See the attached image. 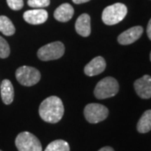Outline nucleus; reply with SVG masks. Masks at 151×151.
<instances>
[{
  "mask_svg": "<svg viewBox=\"0 0 151 151\" xmlns=\"http://www.w3.org/2000/svg\"><path fill=\"white\" fill-rule=\"evenodd\" d=\"M39 113L45 122L56 124L64 115V105L60 98L51 96L45 98L40 105Z\"/></svg>",
  "mask_w": 151,
  "mask_h": 151,
  "instance_id": "f257e3e1",
  "label": "nucleus"
},
{
  "mask_svg": "<svg viewBox=\"0 0 151 151\" xmlns=\"http://www.w3.org/2000/svg\"><path fill=\"white\" fill-rule=\"evenodd\" d=\"M127 13L128 9L126 5L116 3L104 9L102 14V20L107 25H114L122 21L127 15Z\"/></svg>",
  "mask_w": 151,
  "mask_h": 151,
  "instance_id": "f03ea898",
  "label": "nucleus"
},
{
  "mask_svg": "<svg viewBox=\"0 0 151 151\" xmlns=\"http://www.w3.org/2000/svg\"><path fill=\"white\" fill-rule=\"evenodd\" d=\"M119 91L118 81L112 76H107L97 82L94 89V95L97 99H106L114 97Z\"/></svg>",
  "mask_w": 151,
  "mask_h": 151,
  "instance_id": "7ed1b4c3",
  "label": "nucleus"
},
{
  "mask_svg": "<svg viewBox=\"0 0 151 151\" xmlns=\"http://www.w3.org/2000/svg\"><path fill=\"white\" fill-rule=\"evenodd\" d=\"M15 145L19 151H42L40 141L35 135L27 131L17 135Z\"/></svg>",
  "mask_w": 151,
  "mask_h": 151,
  "instance_id": "20e7f679",
  "label": "nucleus"
},
{
  "mask_svg": "<svg viewBox=\"0 0 151 151\" xmlns=\"http://www.w3.org/2000/svg\"><path fill=\"white\" fill-rule=\"evenodd\" d=\"M17 81L22 86H32L40 80V72L35 67L29 65H23L19 67L15 72Z\"/></svg>",
  "mask_w": 151,
  "mask_h": 151,
  "instance_id": "39448f33",
  "label": "nucleus"
},
{
  "mask_svg": "<svg viewBox=\"0 0 151 151\" xmlns=\"http://www.w3.org/2000/svg\"><path fill=\"white\" fill-rule=\"evenodd\" d=\"M65 53V46L60 41L51 42L39 49L37 55L43 61L60 59Z\"/></svg>",
  "mask_w": 151,
  "mask_h": 151,
  "instance_id": "423d86ee",
  "label": "nucleus"
},
{
  "mask_svg": "<svg viewBox=\"0 0 151 151\" xmlns=\"http://www.w3.org/2000/svg\"><path fill=\"white\" fill-rule=\"evenodd\" d=\"M109 111L100 103H89L84 108V116L90 124L100 123L108 118Z\"/></svg>",
  "mask_w": 151,
  "mask_h": 151,
  "instance_id": "0eeeda50",
  "label": "nucleus"
},
{
  "mask_svg": "<svg viewBox=\"0 0 151 151\" xmlns=\"http://www.w3.org/2000/svg\"><path fill=\"white\" fill-rule=\"evenodd\" d=\"M134 90L137 95L143 99L151 98V76H143L134 83Z\"/></svg>",
  "mask_w": 151,
  "mask_h": 151,
  "instance_id": "6e6552de",
  "label": "nucleus"
},
{
  "mask_svg": "<svg viewBox=\"0 0 151 151\" xmlns=\"http://www.w3.org/2000/svg\"><path fill=\"white\" fill-rule=\"evenodd\" d=\"M143 31L144 29L141 26H134L130 28L119 35L118 37V41L120 45H131L141 37Z\"/></svg>",
  "mask_w": 151,
  "mask_h": 151,
  "instance_id": "1a4fd4ad",
  "label": "nucleus"
},
{
  "mask_svg": "<svg viewBox=\"0 0 151 151\" xmlns=\"http://www.w3.org/2000/svg\"><path fill=\"white\" fill-rule=\"evenodd\" d=\"M24 19L30 24H43L48 19L47 11L42 9H35L25 11L24 13Z\"/></svg>",
  "mask_w": 151,
  "mask_h": 151,
  "instance_id": "9d476101",
  "label": "nucleus"
},
{
  "mask_svg": "<svg viewBox=\"0 0 151 151\" xmlns=\"http://www.w3.org/2000/svg\"><path fill=\"white\" fill-rule=\"evenodd\" d=\"M106 68V61L102 56H97L86 65L84 67V72L88 76H94L99 75L104 71Z\"/></svg>",
  "mask_w": 151,
  "mask_h": 151,
  "instance_id": "9b49d317",
  "label": "nucleus"
},
{
  "mask_svg": "<svg viewBox=\"0 0 151 151\" xmlns=\"http://www.w3.org/2000/svg\"><path fill=\"white\" fill-rule=\"evenodd\" d=\"M76 31L83 37H87L91 34V18L87 14H82L77 18L75 24Z\"/></svg>",
  "mask_w": 151,
  "mask_h": 151,
  "instance_id": "f8f14e48",
  "label": "nucleus"
},
{
  "mask_svg": "<svg viewBox=\"0 0 151 151\" xmlns=\"http://www.w3.org/2000/svg\"><path fill=\"white\" fill-rule=\"evenodd\" d=\"M74 14V9L70 4H63L60 5L54 12V18L60 22L69 21Z\"/></svg>",
  "mask_w": 151,
  "mask_h": 151,
  "instance_id": "ddd939ff",
  "label": "nucleus"
},
{
  "mask_svg": "<svg viewBox=\"0 0 151 151\" xmlns=\"http://www.w3.org/2000/svg\"><path fill=\"white\" fill-rule=\"evenodd\" d=\"M0 92L1 97L4 104L9 105L14 101V90L13 84L9 80L4 79L0 84Z\"/></svg>",
  "mask_w": 151,
  "mask_h": 151,
  "instance_id": "4468645a",
  "label": "nucleus"
},
{
  "mask_svg": "<svg viewBox=\"0 0 151 151\" xmlns=\"http://www.w3.org/2000/svg\"><path fill=\"white\" fill-rule=\"evenodd\" d=\"M137 130L140 134H146L151 130V109L143 113L137 124Z\"/></svg>",
  "mask_w": 151,
  "mask_h": 151,
  "instance_id": "2eb2a0df",
  "label": "nucleus"
},
{
  "mask_svg": "<svg viewBox=\"0 0 151 151\" xmlns=\"http://www.w3.org/2000/svg\"><path fill=\"white\" fill-rule=\"evenodd\" d=\"M0 32L6 36H11L15 33V27L14 24L7 16H0Z\"/></svg>",
  "mask_w": 151,
  "mask_h": 151,
  "instance_id": "dca6fc26",
  "label": "nucleus"
},
{
  "mask_svg": "<svg viewBox=\"0 0 151 151\" xmlns=\"http://www.w3.org/2000/svg\"><path fill=\"white\" fill-rule=\"evenodd\" d=\"M45 151H70V145L63 139H56L50 143Z\"/></svg>",
  "mask_w": 151,
  "mask_h": 151,
  "instance_id": "f3484780",
  "label": "nucleus"
},
{
  "mask_svg": "<svg viewBox=\"0 0 151 151\" xmlns=\"http://www.w3.org/2000/svg\"><path fill=\"white\" fill-rule=\"evenodd\" d=\"M10 54V47L5 39L0 36V58L4 59Z\"/></svg>",
  "mask_w": 151,
  "mask_h": 151,
  "instance_id": "a211bd4d",
  "label": "nucleus"
},
{
  "mask_svg": "<svg viewBox=\"0 0 151 151\" xmlns=\"http://www.w3.org/2000/svg\"><path fill=\"white\" fill-rule=\"evenodd\" d=\"M50 4V0H28V5L34 9H43Z\"/></svg>",
  "mask_w": 151,
  "mask_h": 151,
  "instance_id": "6ab92c4d",
  "label": "nucleus"
},
{
  "mask_svg": "<svg viewBox=\"0 0 151 151\" xmlns=\"http://www.w3.org/2000/svg\"><path fill=\"white\" fill-rule=\"evenodd\" d=\"M8 6L13 10H20L24 7V1L23 0H7Z\"/></svg>",
  "mask_w": 151,
  "mask_h": 151,
  "instance_id": "aec40b11",
  "label": "nucleus"
},
{
  "mask_svg": "<svg viewBox=\"0 0 151 151\" xmlns=\"http://www.w3.org/2000/svg\"><path fill=\"white\" fill-rule=\"evenodd\" d=\"M147 35H148V37L151 40V19H150V21L148 23V25H147Z\"/></svg>",
  "mask_w": 151,
  "mask_h": 151,
  "instance_id": "412c9836",
  "label": "nucleus"
},
{
  "mask_svg": "<svg viewBox=\"0 0 151 151\" xmlns=\"http://www.w3.org/2000/svg\"><path fill=\"white\" fill-rule=\"evenodd\" d=\"M98 151H114V150L110 146H105V147H103L102 149H100Z\"/></svg>",
  "mask_w": 151,
  "mask_h": 151,
  "instance_id": "4be33fe9",
  "label": "nucleus"
},
{
  "mask_svg": "<svg viewBox=\"0 0 151 151\" xmlns=\"http://www.w3.org/2000/svg\"><path fill=\"white\" fill-rule=\"evenodd\" d=\"M73 3H75L76 4H85L89 2L90 0H72Z\"/></svg>",
  "mask_w": 151,
  "mask_h": 151,
  "instance_id": "5701e85b",
  "label": "nucleus"
},
{
  "mask_svg": "<svg viewBox=\"0 0 151 151\" xmlns=\"http://www.w3.org/2000/svg\"><path fill=\"white\" fill-rule=\"evenodd\" d=\"M150 61H151V52H150Z\"/></svg>",
  "mask_w": 151,
  "mask_h": 151,
  "instance_id": "b1692460",
  "label": "nucleus"
},
{
  "mask_svg": "<svg viewBox=\"0 0 151 151\" xmlns=\"http://www.w3.org/2000/svg\"><path fill=\"white\" fill-rule=\"evenodd\" d=\"M0 151H2V150H0Z\"/></svg>",
  "mask_w": 151,
  "mask_h": 151,
  "instance_id": "393cba45",
  "label": "nucleus"
}]
</instances>
